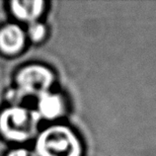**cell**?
<instances>
[{
	"mask_svg": "<svg viewBox=\"0 0 156 156\" xmlns=\"http://www.w3.org/2000/svg\"><path fill=\"white\" fill-rule=\"evenodd\" d=\"M40 156H81V142L73 131L63 126H55L44 131L37 140Z\"/></svg>",
	"mask_w": 156,
	"mask_h": 156,
	"instance_id": "obj_1",
	"label": "cell"
},
{
	"mask_svg": "<svg viewBox=\"0 0 156 156\" xmlns=\"http://www.w3.org/2000/svg\"><path fill=\"white\" fill-rule=\"evenodd\" d=\"M40 120L41 116L37 111L13 107L0 116V129L10 139L26 140L36 133Z\"/></svg>",
	"mask_w": 156,
	"mask_h": 156,
	"instance_id": "obj_2",
	"label": "cell"
},
{
	"mask_svg": "<svg viewBox=\"0 0 156 156\" xmlns=\"http://www.w3.org/2000/svg\"><path fill=\"white\" fill-rule=\"evenodd\" d=\"M17 82L19 92L24 95L41 96L48 92V87L52 82L51 72L44 66L32 65L24 68L19 73Z\"/></svg>",
	"mask_w": 156,
	"mask_h": 156,
	"instance_id": "obj_3",
	"label": "cell"
},
{
	"mask_svg": "<svg viewBox=\"0 0 156 156\" xmlns=\"http://www.w3.org/2000/svg\"><path fill=\"white\" fill-rule=\"evenodd\" d=\"M23 31L15 25L6 26L0 31V48L7 53L18 51L24 44Z\"/></svg>",
	"mask_w": 156,
	"mask_h": 156,
	"instance_id": "obj_4",
	"label": "cell"
},
{
	"mask_svg": "<svg viewBox=\"0 0 156 156\" xmlns=\"http://www.w3.org/2000/svg\"><path fill=\"white\" fill-rule=\"evenodd\" d=\"M63 112V102L57 94L44 93L39 97L38 113L41 118L55 119Z\"/></svg>",
	"mask_w": 156,
	"mask_h": 156,
	"instance_id": "obj_5",
	"label": "cell"
},
{
	"mask_svg": "<svg viewBox=\"0 0 156 156\" xmlns=\"http://www.w3.org/2000/svg\"><path fill=\"white\" fill-rule=\"evenodd\" d=\"M44 2L40 0H27V1H13L12 10L16 17L25 21H33L42 13Z\"/></svg>",
	"mask_w": 156,
	"mask_h": 156,
	"instance_id": "obj_6",
	"label": "cell"
},
{
	"mask_svg": "<svg viewBox=\"0 0 156 156\" xmlns=\"http://www.w3.org/2000/svg\"><path fill=\"white\" fill-rule=\"evenodd\" d=\"M44 34H46V29H44V25H42V24L32 23V25L29 27V36L35 42L42 40Z\"/></svg>",
	"mask_w": 156,
	"mask_h": 156,
	"instance_id": "obj_7",
	"label": "cell"
},
{
	"mask_svg": "<svg viewBox=\"0 0 156 156\" xmlns=\"http://www.w3.org/2000/svg\"><path fill=\"white\" fill-rule=\"evenodd\" d=\"M8 156H34L31 152L25 150V149H19V150H16L11 152Z\"/></svg>",
	"mask_w": 156,
	"mask_h": 156,
	"instance_id": "obj_8",
	"label": "cell"
}]
</instances>
